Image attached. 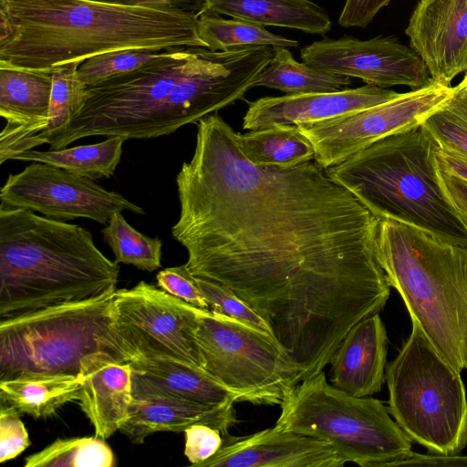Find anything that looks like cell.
<instances>
[{
    "label": "cell",
    "mask_w": 467,
    "mask_h": 467,
    "mask_svg": "<svg viewBox=\"0 0 467 467\" xmlns=\"http://www.w3.org/2000/svg\"><path fill=\"white\" fill-rule=\"evenodd\" d=\"M196 124L192 157L175 179L171 235L191 273L234 292L267 323L299 381L311 379L389 297L379 219L317 162L257 166L221 116Z\"/></svg>",
    "instance_id": "cell-1"
},
{
    "label": "cell",
    "mask_w": 467,
    "mask_h": 467,
    "mask_svg": "<svg viewBox=\"0 0 467 467\" xmlns=\"http://www.w3.org/2000/svg\"><path fill=\"white\" fill-rule=\"evenodd\" d=\"M273 55L271 46L166 49L134 70L87 86L80 109L43 144L58 150L91 136L170 135L243 99Z\"/></svg>",
    "instance_id": "cell-2"
},
{
    "label": "cell",
    "mask_w": 467,
    "mask_h": 467,
    "mask_svg": "<svg viewBox=\"0 0 467 467\" xmlns=\"http://www.w3.org/2000/svg\"><path fill=\"white\" fill-rule=\"evenodd\" d=\"M198 15L90 0H0V63L51 70L105 52L206 47Z\"/></svg>",
    "instance_id": "cell-3"
},
{
    "label": "cell",
    "mask_w": 467,
    "mask_h": 467,
    "mask_svg": "<svg viewBox=\"0 0 467 467\" xmlns=\"http://www.w3.org/2000/svg\"><path fill=\"white\" fill-rule=\"evenodd\" d=\"M119 275L88 230L0 206V318L114 291Z\"/></svg>",
    "instance_id": "cell-4"
},
{
    "label": "cell",
    "mask_w": 467,
    "mask_h": 467,
    "mask_svg": "<svg viewBox=\"0 0 467 467\" xmlns=\"http://www.w3.org/2000/svg\"><path fill=\"white\" fill-rule=\"evenodd\" d=\"M438 147L420 125L376 141L326 173L379 220L397 221L467 248V223L441 183Z\"/></svg>",
    "instance_id": "cell-5"
},
{
    "label": "cell",
    "mask_w": 467,
    "mask_h": 467,
    "mask_svg": "<svg viewBox=\"0 0 467 467\" xmlns=\"http://www.w3.org/2000/svg\"><path fill=\"white\" fill-rule=\"evenodd\" d=\"M377 255L412 324L451 366L467 368V248L382 219Z\"/></svg>",
    "instance_id": "cell-6"
},
{
    "label": "cell",
    "mask_w": 467,
    "mask_h": 467,
    "mask_svg": "<svg viewBox=\"0 0 467 467\" xmlns=\"http://www.w3.org/2000/svg\"><path fill=\"white\" fill-rule=\"evenodd\" d=\"M115 292L0 318V379L78 374L81 360L99 351L128 361L113 328Z\"/></svg>",
    "instance_id": "cell-7"
},
{
    "label": "cell",
    "mask_w": 467,
    "mask_h": 467,
    "mask_svg": "<svg viewBox=\"0 0 467 467\" xmlns=\"http://www.w3.org/2000/svg\"><path fill=\"white\" fill-rule=\"evenodd\" d=\"M280 406L275 426L327 441L345 462L398 466L412 452L411 441L382 401L337 389L324 370L297 384Z\"/></svg>",
    "instance_id": "cell-8"
},
{
    "label": "cell",
    "mask_w": 467,
    "mask_h": 467,
    "mask_svg": "<svg viewBox=\"0 0 467 467\" xmlns=\"http://www.w3.org/2000/svg\"><path fill=\"white\" fill-rule=\"evenodd\" d=\"M460 373L416 324L386 365L389 411L429 453L451 456L467 447V398Z\"/></svg>",
    "instance_id": "cell-9"
},
{
    "label": "cell",
    "mask_w": 467,
    "mask_h": 467,
    "mask_svg": "<svg viewBox=\"0 0 467 467\" xmlns=\"http://www.w3.org/2000/svg\"><path fill=\"white\" fill-rule=\"evenodd\" d=\"M194 310L204 370L240 401L281 405L299 384V370L275 338L211 309Z\"/></svg>",
    "instance_id": "cell-10"
},
{
    "label": "cell",
    "mask_w": 467,
    "mask_h": 467,
    "mask_svg": "<svg viewBox=\"0 0 467 467\" xmlns=\"http://www.w3.org/2000/svg\"><path fill=\"white\" fill-rule=\"evenodd\" d=\"M195 327L194 306L158 285L116 289L113 328L128 361L170 358L203 368Z\"/></svg>",
    "instance_id": "cell-11"
},
{
    "label": "cell",
    "mask_w": 467,
    "mask_h": 467,
    "mask_svg": "<svg viewBox=\"0 0 467 467\" xmlns=\"http://www.w3.org/2000/svg\"><path fill=\"white\" fill-rule=\"evenodd\" d=\"M453 90L432 82L361 110L296 126L313 145L316 162L327 170L381 139L421 125Z\"/></svg>",
    "instance_id": "cell-12"
},
{
    "label": "cell",
    "mask_w": 467,
    "mask_h": 467,
    "mask_svg": "<svg viewBox=\"0 0 467 467\" xmlns=\"http://www.w3.org/2000/svg\"><path fill=\"white\" fill-rule=\"evenodd\" d=\"M0 206L37 212L58 221L86 218L106 224L117 212L145 211L117 192L63 169L32 161L10 174L0 191Z\"/></svg>",
    "instance_id": "cell-13"
},
{
    "label": "cell",
    "mask_w": 467,
    "mask_h": 467,
    "mask_svg": "<svg viewBox=\"0 0 467 467\" xmlns=\"http://www.w3.org/2000/svg\"><path fill=\"white\" fill-rule=\"evenodd\" d=\"M300 57L314 68L383 88L408 86L415 90L434 82L419 54L395 36L368 40L347 35L338 39L324 37L304 47Z\"/></svg>",
    "instance_id": "cell-14"
},
{
    "label": "cell",
    "mask_w": 467,
    "mask_h": 467,
    "mask_svg": "<svg viewBox=\"0 0 467 467\" xmlns=\"http://www.w3.org/2000/svg\"><path fill=\"white\" fill-rule=\"evenodd\" d=\"M405 32L434 82L467 72V0H420Z\"/></svg>",
    "instance_id": "cell-15"
},
{
    "label": "cell",
    "mask_w": 467,
    "mask_h": 467,
    "mask_svg": "<svg viewBox=\"0 0 467 467\" xmlns=\"http://www.w3.org/2000/svg\"><path fill=\"white\" fill-rule=\"evenodd\" d=\"M327 442L277 426L244 437H227L221 449L197 467H342Z\"/></svg>",
    "instance_id": "cell-16"
},
{
    "label": "cell",
    "mask_w": 467,
    "mask_h": 467,
    "mask_svg": "<svg viewBox=\"0 0 467 467\" xmlns=\"http://www.w3.org/2000/svg\"><path fill=\"white\" fill-rule=\"evenodd\" d=\"M51 70H34L0 63V163L26 150L48 123Z\"/></svg>",
    "instance_id": "cell-17"
},
{
    "label": "cell",
    "mask_w": 467,
    "mask_h": 467,
    "mask_svg": "<svg viewBox=\"0 0 467 467\" xmlns=\"http://www.w3.org/2000/svg\"><path fill=\"white\" fill-rule=\"evenodd\" d=\"M400 93L366 84L337 92L286 94L248 102L243 129L255 130L274 125H298L328 119L388 101Z\"/></svg>",
    "instance_id": "cell-18"
},
{
    "label": "cell",
    "mask_w": 467,
    "mask_h": 467,
    "mask_svg": "<svg viewBox=\"0 0 467 467\" xmlns=\"http://www.w3.org/2000/svg\"><path fill=\"white\" fill-rule=\"evenodd\" d=\"M79 375L80 408L92 424L95 436L109 438L129 418L133 400L130 362L99 351L81 360Z\"/></svg>",
    "instance_id": "cell-19"
},
{
    "label": "cell",
    "mask_w": 467,
    "mask_h": 467,
    "mask_svg": "<svg viewBox=\"0 0 467 467\" xmlns=\"http://www.w3.org/2000/svg\"><path fill=\"white\" fill-rule=\"evenodd\" d=\"M388 342L379 314L358 322L347 333L330 359L331 384L358 398L379 392L385 381Z\"/></svg>",
    "instance_id": "cell-20"
},
{
    "label": "cell",
    "mask_w": 467,
    "mask_h": 467,
    "mask_svg": "<svg viewBox=\"0 0 467 467\" xmlns=\"http://www.w3.org/2000/svg\"><path fill=\"white\" fill-rule=\"evenodd\" d=\"M132 368L135 400L153 397L220 405L240 401V396L202 368L170 358H136Z\"/></svg>",
    "instance_id": "cell-21"
},
{
    "label": "cell",
    "mask_w": 467,
    "mask_h": 467,
    "mask_svg": "<svg viewBox=\"0 0 467 467\" xmlns=\"http://www.w3.org/2000/svg\"><path fill=\"white\" fill-rule=\"evenodd\" d=\"M238 422L234 404L211 405L185 400L153 397L133 399L128 420L119 431L135 444L157 432H184L194 424H206L223 436Z\"/></svg>",
    "instance_id": "cell-22"
},
{
    "label": "cell",
    "mask_w": 467,
    "mask_h": 467,
    "mask_svg": "<svg viewBox=\"0 0 467 467\" xmlns=\"http://www.w3.org/2000/svg\"><path fill=\"white\" fill-rule=\"evenodd\" d=\"M204 9L216 15L263 26L296 29L326 35L332 27L327 11L312 0H204Z\"/></svg>",
    "instance_id": "cell-23"
},
{
    "label": "cell",
    "mask_w": 467,
    "mask_h": 467,
    "mask_svg": "<svg viewBox=\"0 0 467 467\" xmlns=\"http://www.w3.org/2000/svg\"><path fill=\"white\" fill-rule=\"evenodd\" d=\"M78 374L31 373L0 379L1 403L35 419L54 414L70 401L78 400Z\"/></svg>",
    "instance_id": "cell-24"
},
{
    "label": "cell",
    "mask_w": 467,
    "mask_h": 467,
    "mask_svg": "<svg viewBox=\"0 0 467 467\" xmlns=\"http://www.w3.org/2000/svg\"><path fill=\"white\" fill-rule=\"evenodd\" d=\"M237 143L254 165L292 167L315 158L313 145L296 125H274L236 133Z\"/></svg>",
    "instance_id": "cell-25"
},
{
    "label": "cell",
    "mask_w": 467,
    "mask_h": 467,
    "mask_svg": "<svg viewBox=\"0 0 467 467\" xmlns=\"http://www.w3.org/2000/svg\"><path fill=\"white\" fill-rule=\"evenodd\" d=\"M126 140L124 137L112 136L99 143L72 148L46 151L29 150L15 155L12 160L47 163L93 181L109 179L120 162Z\"/></svg>",
    "instance_id": "cell-26"
},
{
    "label": "cell",
    "mask_w": 467,
    "mask_h": 467,
    "mask_svg": "<svg viewBox=\"0 0 467 467\" xmlns=\"http://www.w3.org/2000/svg\"><path fill=\"white\" fill-rule=\"evenodd\" d=\"M274 55L254 88L265 87L286 94L327 93L348 88L351 78L328 73L296 61L285 47H273Z\"/></svg>",
    "instance_id": "cell-27"
},
{
    "label": "cell",
    "mask_w": 467,
    "mask_h": 467,
    "mask_svg": "<svg viewBox=\"0 0 467 467\" xmlns=\"http://www.w3.org/2000/svg\"><path fill=\"white\" fill-rule=\"evenodd\" d=\"M197 30L205 47L214 51L256 46H298V41L275 35L263 26L235 18L225 19L208 12L198 16Z\"/></svg>",
    "instance_id": "cell-28"
},
{
    "label": "cell",
    "mask_w": 467,
    "mask_h": 467,
    "mask_svg": "<svg viewBox=\"0 0 467 467\" xmlns=\"http://www.w3.org/2000/svg\"><path fill=\"white\" fill-rule=\"evenodd\" d=\"M111 448L104 439L93 437L59 438L43 450L25 458V467H113Z\"/></svg>",
    "instance_id": "cell-29"
},
{
    "label": "cell",
    "mask_w": 467,
    "mask_h": 467,
    "mask_svg": "<svg viewBox=\"0 0 467 467\" xmlns=\"http://www.w3.org/2000/svg\"><path fill=\"white\" fill-rule=\"evenodd\" d=\"M122 212L113 213L101 230L104 242L110 247L115 262L153 272L161 266L162 241L150 237L132 227Z\"/></svg>",
    "instance_id": "cell-30"
},
{
    "label": "cell",
    "mask_w": 467,
    "mask_h": 467,
    "mask_svg": "<svg viewBox=\"0 0 467 467\" xmlns=\"http://www.w3.org/2000/svg\"><path fill=\"white\" fill-rule=\"evenodd\" d=\"M80 63L68 62L51 69L52 90L48 123L44 131L27 143L26 150L43 145L44 140L49 134L67 126L80 109L87 88L78 76Z\"/></svg>",
    "instance_id": "cell-31"
},
{
    "label": "cell",
    "mask_w": 467,
    "mask_h": 467,
    "mask_svg": "<svg viewBox=\"0 0 467 467\" xmlns=\"http://www.w3.org/2000/svg\"><path fill=\"white\" fill-rule=\"evenodd\" d=\"M441 148L467 157V88L460 82L445 104L421 124Z\"/></svg>",
    "instance_id": "cell-32"
},
{
    "label": "cell",
    "mask_w": 467,
    "mask_h": 467,
    "mask_svg": "<svg viewBox=\"0 0 467 467\" xmlns=\"http://www.w3.org/2000/svg\"><path fill=\"white\" fill-rule=\"evenodd\" d=\"M164 50L119 49L91 57L80 63L78 76L86 86L134 70L160 57Z\"/></svg>",
    "instance_id": "cell-33"
},
{
    "label": "cell",
    "mask_w": 467,
    "mask_h": 467,
    "mask_svg": "<svg viewBox=\"0 0 467 467\" xmlns=\"http://www.w3.org/2000/svg\"><path fill=\"white\" fill-rule=\"evenodd\" d=\"M196 280L211 310L272 335L267 323L230 288L201 277H196Z\"/></svg>",
    "instance_id": "cell-34"
},
{
    "label": "cell",
    "mask_w": 467,
    "mask_h": 467,
    "mask_svg": "<svg viewBox=\"0 0 467 467\" xmlns=\"http://www.w3.org/2000/svg\"><path fill=\"white\" fill-rule=\"evenodd\" d=\"M160 288L194 306L210 309L194 276L186 264L168 267L156 275Z\"/></svg>",
    "instance_id": "cell-35"
},
{
    "label": "cell",
    "mask_w": 467,
    "mask_h": 467,
    "mask_svg": "<svg viewBox=\"0 0 467 467\" xmlns=\"http://www.w3.org/2000/svg\"><path fill=\"white\" fill-rule=\"evenodd\" d=\"M20 414L16 409L1 403L0 462L16 458L31 444Z\"/></svg>",
    "instance_id": "cell-36"
},
{
    "label": "cell",
    "mask_w": 467,
    "mask_h": 467,
    "mask_svg": "<svg viewBox=\"0 0 467 467\" xmlns=\"http://www.w3.org/2000/svg\"><path fill=\"white\" fill-rule=\"evenodd\" d=\"M184 434V455L193 466L214 455L223 443L222 432L206 424L192 425Z\"/></svg>",
    "instance_id": "cell-37"
},
{
    "label": "cell",
    "mask_w": 467,
    "mask_h": 467,
    "mask_svg": "<svg viewBox=\"0 0 467 467\" xmlns=\"http://www.w3.org/2000/svg\"><path fill=\"white\" fill-rule=\"evenodd\" d=\"M391 0H346L338 17L343 27H367L379 11L387 6Z\"/></svg>",
    "instance_id": "cell-38"
},
{
    "label": "cell",
    "mask_w": 467,
    "mask_h": 467,
    "mask_svg": "<svg viewBox=\"0 0 467 467\" xmlns=\"http://www.w3.org/2000/svg\"><path fill=\"white\" fill-rule=\"evenodd\" d=\"M105 4L130 6L154 8L163 10H175L197 14L198 16L204 9V0H90Z\"/></svg>",
    "instance_id": "cell-39"
},
{
    "label": "cell",
    "mask_w": 467,
    "mask_h": 467,
    "mask_svg": "<svg viewBox=\"0 0 467 467\" xmlns=\"http://www.w3.org/2000/svg\"><path fill=\"white\" fill-rule=\"evenodd\" d=\"M439 170L445 192L460 215L467 223V181L452 174L440 164Z\"/></svg>",
    "instance_id": "cell-40"
},
{
    "label": "cell",
    "mask_w": 467,
    "mask_h": 467,
    "mask_svg": "<svg viewBox=\"0 0 467 467\" xmlns=\"http://www.w3.org/2000/svg\"><path fill=\"white\" fill-rule=\"evenodd\" d=\"M467 466V456L461 454L445 456L432 453L411 452L398 466Z\"/></svg>",
    "instance_id": "cell-41"
},
{
    "label": "cell",
    "mask_w": 467,
    "mask_h": 467,
    "mask_svg": "<svg viewBox=\"0 0 467 467\" xmlns=\"http://www.w3.org/2000/svg\"><path fill=\"white\" fill-rule=\"evenodd\" d=\"M437 161L440 166L452 174L467 181V157L451 150L437 149Z\"/></svg>",
    "instance_id": "cell-42"
},
{
    "label": "cell",
    "mask_w": 467,
    "mask_h": 467,
    "mask_svg": "<svg viewBox=\"0 0 467 467\" xmlns=\"http://www.w3.org/2000/svg\"><path fill=\"white\" fill-rule=\"evenodd\" d=\"M461 82L467 88V72L465 73L464 78Z\"/></svg>",
    "instance_id": "cell-43"
}]
</instances>
